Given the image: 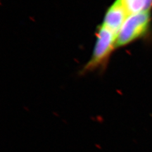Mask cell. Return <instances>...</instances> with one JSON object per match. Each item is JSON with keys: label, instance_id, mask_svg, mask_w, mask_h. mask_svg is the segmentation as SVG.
<instances>
[{"label": "cell", "instance_id": "7a4b0ae2", "mask_svg": "<svg viewBox=\"0 0 152 152\" xmlns=\"http://www.w3.org/2000/svg\"><path fill=\"white\" fill-rule=\"evenodd\" d=\"M150 12L130 14L118 32L116 48L124 46L143 36L149 27Z\"/></svg>", "mask_w": 152, "mask_h": 152}, {"label": "cell", "instance_id": "3957f363", "mask_svg": "<svg viewBox=\"0 0 152 152\" xmlns=\"http://www.w3.org/2000/svg\"><path fill=\"white\" fill-rule=\"evenodd\" d=\"M129 15L121 0H115L107 10L102 25L117 36Z\"/></svg>", "mask_w": 152, "mask_h": 152}, {"label": "cell", "instance_id": "6da1fadb", "mask_svg": "<svg viewBox=\"0 0 152 152\" xmlns=\"http://www.w3.org/2000/svg\"><path fill=\"white\" fill-rule=\"evenodd\" d=\"M117 35L103 25L99 27L96 40L91 59L83 71L87 72L98 69L106 63L112 52L116 48Z\"/></svg>", "mask_w": 152, "mask_h": 152}, {"label": "cell", "instance_id": "277c9868", "mask_svg": "<svg viewBox=\"0 0 152 152\" xmlns=\"http://www.w3.org/2000/svg\"><path fill=\"white\" fill-rule=\"evenodd\" d=\"M94 146H96L97 148H98V149H99V150H102V146H101L100 145H99L97 144V143H96V144H95V145H94Z\"/></svg>", "mask_w": 152, "mask_h": 152}]
</instances>
